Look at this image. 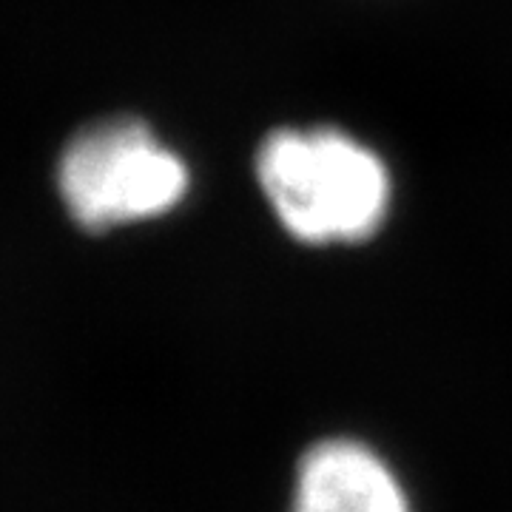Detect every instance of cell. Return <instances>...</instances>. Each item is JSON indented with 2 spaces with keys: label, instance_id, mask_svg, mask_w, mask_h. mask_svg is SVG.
<instances>
[{
  "label": "cell",
  "instance_id": "1",
  "mask_svg": "<svg viewBox=\"0 0 512 512\" xmlns=\"http://www.w3.org/2000/svg\"><path fill=\"white\" fill-rule=\"evenodd\" d=\"M256 177L279 222L308 245L373 237L390 200L382 160L333 128L271 134Z\"/></svg>",
  "mask_w": 512,
  "mask_h": 512
},
{
  "label": "cell",
  "instance_id": "2",
  "mask_svg": "<svg viewBox=\"0 0 512 512\" xmlns=\"http://www.w3.org/2000/svg\"><path fill=\"white\" fill-rule=\"evenodd\" d=\"M57 185L77 225L109 231L171 211L188 191V168L157 143L146 123L114 117L80 131L66 146Z\"/></svg>",
  "mask_w": 512,
  "mask_h": 512
},
{
  "label": "cell",
  "instance_id": "3",
  "mask_svg": "<svg viewBox=\"0 0 512 512\" xmlns=\"http://www.w3.org/2000/svg\"><path fill=\"white\" fill-rule=\"evenodd\" d=\"M291 512H413L402 478L370 444L325 439L308 447L293 478Z\"/></svg>",
  "mask_w": 512,
  "mask_h": 512
}]
</instances>
